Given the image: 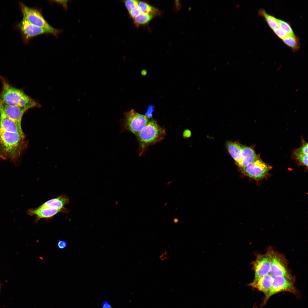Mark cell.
<instances>
[{"mask_svg":"<svg viewBox=\"0 0 308 308\" xmlns=\"http://www.w3.org/2000/svg\"><path fill=\"white\" fill-rule=\"evenodd\" d=\"M2 89L0 100L3 103L13 106L24 108L27 110L34 107H40L38 103L27 95L23 90L16 88L1 76Z\"/></svg>","mask_w":308,"mask_h":308,"instance_id":"1","label":"cell"},{"mask_svg":"<svg viewBox=\"0 0 308 308\" xmlns=\"http://www.w3.org/2000/svg\"><path fill=\"white\" fill-rule=\"evenodd\" d=\"M25 135L0 130V158L12 160L18 158L26 146Z\"/></svg>","mask_w":308,"mask_h":308,"instance_id":"2","label":"cell"},{"mask_svg":"<svg viewBox=\"0 0 308 308\" xmlns=\"http://www.w3.org/2000/svg\"><path fill=\"white\" fill-rule=\"evenodd\" d=\"M165 135V129L160 126L156 121L152 120L149 121L136 135L141 152L147 146L163 139Z\"/></svg>","mask_w":308,"mask_h":308,"instance_id":"3","label":"cell"},{"mask_svg":"<svg viewBox=\"0 0 308 308\" xmlns=\"http://www.w3.org/2000/svg\"><path fill=\"white\" fill-rule=\"evenodd\" d=\"M123 125L126 129L136 135L149 122L145 115L136 112L132 109L125 113Z\"/></svg>","mask_w":308,"mask_h":308,"instance_id":"4","label":"cell"},{"mask_svg":"<svg viewBox=\"0 0 308 308\" xmlns=\"http://www.w3.org/2000/svg\"><path fill=\"white\" fill-rule=\"evenodd\" d=\"M283 291H288L293 293H296L291 277L281 276L273 277L271 287L268 294L265 297L263 305L266 303L271 296Z\"/></svg>","mask_w":308,"mask_h":308,"instance_id":"5","label":"cell"},{"mask_svg":"<svg viewBox=\"0 0 308 308\" xmlns=\"http://www.w3.org/2000/svg\"><path fill=\"white\" fill-rule=\"evenodd\" d=\"M242 172L246 176L256 180L264 178L271 169V167L258 157L245 167L240 168Z\"/></svg>","mask_w":308,"mask_h":308,"instance_id":"6","label":"cell"},{"mask_svg":"<svg viewBox=\"0 0 308 308\" xmlns=\"http://www.w3.org/2000/svg\"><path fill=\"white\" fill-rule=\"evenodd\" d=\"M21 7L23 19L38 27L48 29L54 28L48 24L37 10L29 7L23 3L21 4Z\"/></svg>","mask_w":308,"mask_h":308,"instance_id":"7","label":"cell"},{"mask_svg":"<svg viewBox=\"0 0 308 308\" xmlns=\"http://www.w3.org/2000/svg\"><path fill=\"white\" fill-rule=\"evenodd\" d=\"M19 26L23 33L27 38L46 33L52 34L56 35L60 32L59 30L54 28L48 29L33 25L24 19L21 21Z\"/></svg>","mask_w":308,"mask_h":308,"instance_id":"8","label":"cell"},{"mask_svg":"<svg viewBox=\"0 0 308 308\" xmlns=\"http://www.w3.org/2000/svg\"><path fill=\"white\" fill-rule=\"evenodd\" d=\"M270 252L271 264L269 273L273 277L281 276L291 277L288 271L283 258L278 253L273 251Z\"/></svg>","mask_w":308,"mask_h":308,"instance_id":"9","label":"cell"},{"mask_svg":"<svg viewBox=\"0 0 308 308\" xmlns=\"http://www.w3.org/2000/svg\"><path fill=\"white\" fill-rule=\"evenodd\" d=\"M271 264V257L270 252L265 254L258 255L253 263L254 279L258 278L269 273Z\"/></svg>","mask_w":308,"mask_h":308,"instance_id":"10","label":"cell"},{"mask_svg":"<svg viewBox=\"0 0 308 308\" xmlns=\"http://www.w3.org/2000/svg\"><path fill=\"white\" fill-rule=\"evenodd\" d=\"M0 108L7 117L21 126V120L24 113L27 110V109L8 105L3 103L0 100Z\"/></svg>","mask_w":308,"mask_h":308,"instance_id":"11","label":"cell"},{"mask_svg":"<svg viewBox=\"0 0 308 308\" xmlns=\"http://www.w3.org/2000/svg\"><path fill=\"white\" fill-rule=\"evenodd\" d=\"M273 278V276L268 273L258 278L254 279L253 282L248 285L263 292L266 297L271 287Z\"/></svg>","mask_w":308,"mask_h":308,"instance_id":"12","label":"cell"},{"mask_svg":"<svg viewBox=\"0 0 308 308\" xmlns=\"http://www.w3.org/2000/svg\"><path fill=\"white\" fill-rule=\"evenodd\" d=\"M64 210L56 208H46L39 206L38 207L31 209L28 211V214L31 216H35L37 222L40 219H48L52 218L60 212Z\"/></svg>","mask_w":308,"mask_h":308,"instance_id":"13","label":"cell"},{"mask_svg":"<svg viewBox=\"0 0 308 308\" xmlns=\"http://www.w3.org/2000/svg\"><path fill=\"white\" fill-rule=\"evenodd\" d=\"M0 130L9 132L25 135L21 126L9 119L0 108Z\"/></svg>","mask_w":308,"mask_h":308,"instance_id":"14","label":"cell"},{"mask_svg":"<svg viewBox=\"0 0 308 308\" xmlns=\"http://www.w3.org/2000/svg\"><path fill=\"white\" fill-rule=\"evenodd\" d=\"M69 201V199L68 196L64 195H61L47 201L40 206L65 210L64 206L68 203Z\"/></svg>","mask_w":308,"mask_h":308,"instance_id":"15","label":"cell"},{"mask_svg":"<svg viewBox=\"0 0 308 308\" xmlns=\"http://www.w3.org/2000/svg\"><path fill=\"white\" fill-rule=\"evenodd\" d=\"M241 162L240 168L246 167L256 160L258 157L251 147L242 146Z\"/></svg>","mask_w":308,"mask_h":308,"instance_id":"16","label":"cell"},{"mask_svg":"<svg viewBox=\"0 0 308 308\" xmlns=\"http://www.w3.org/2000/svg\"><path fill=\"white\" fill-rule=\"evenodd\" d=\"M226 147L230 154L240 167L241 162L242 146L235 142L229 141L226 143Z\"/></svg>","mask_w":308,"mask_h":308,"instance_id":"17","label":"cell"},{"mask_svg":"<svg viewBox=\"0 0 308 308\" xmlns=\"http://www.w3.org/2000/svg\"><path fill=\"white\" fill-rule=\"evenodd\" d=\"M259 14L264 18L270 27L273 30L279 27L276 19L274 16L267 14L264 10H260Z\"/></svg>","mask_w":308,"mask_h":308,"instance_id":"18","label":"cell"},{"mask_svg":"<svg viewBox=\"0 0 308 308\" xmlns=\"http://www.w3.org/2000/svg\"><path fill=\"white\" fill-rule=\"evenodd\" d=\"M283 42L290 47L294 52L298 50L299 47V39L295 36L288 35L283 40Z\"/></svg>","mask_w":308,"mask_h":308,"instance_id":"19","label":"cell"},{"mask_svg":"<svg viewBox=\"0 0 308 308\" xmlns=\"http://www.w3.org/2000/svg\"><path fill=\"white\" fill-rule=\"evenodd\" d=\"M153 15L141 13L134 19V23L137 26L145 24L149 22L153 18Z\"/></svg>","mask_w":308,"mask_h":308,"instance_id":"20","label":"cell"},{"mask_svg":"<svg viewBox=\"0 0 308 308\" xmlns=\"http://www.w3.org/2000/svg\"><path fill=\"white\" fill-rule=\"evenodd\" d=\"M141 13L154 15L157 11V10L146 3L139 1L137 5Z\"/></svg>","mask_w":308,"mask_h":308,"instance_id":"21","label":"cell"},{"mask_svg":"<svg viewBox=\"0 0 308 308\" xmlns=\"http://www.w3.org/2000/svg\"><path fill=\"white\" fill-rule=\"evenodd\" d=\"M279 27L283 30L288 35L290 36H295L289 24L285 21L276 19Z\"/></svg>","mask_w":308,"mask_h":308,"instance_id":"22","label":"cell"},{"mask_svg":"<svg viewBox=\"0 0 308 308\" xmlns=\"http://www.w3.org/2000/svg\"><path fill=\"white\" fill-rule=\"evenodd\" d=\"M139 1L135 0H127L124 1V3L125 7L129 11L137 7Z\"/></svg>","mask_w":308,"mask_h":308,"instance_id":"23","label":"cell"},{"mask_svg":"<svg viewBox=\"0 0 308 308\" xmlns=\"http://www.w3.org/2000/svg\"><path fill=\"white\" fill-rule=\"evenodd\" d=\"M275 34L280 39L283 40L288 35L282 29L279 27L274 30Z\"/></svg>","mask_w":308,"mask_h":308,"instance_id":"24","label":"cell"},{"mask_svg":"<svg viewBox=\"0 0 308 308\" xmlns=\"http://www.w3.org/2000/svg\"><path fill=\"white\" fill-rule=\"evenodd\" d=\"M296 155H308V144L307 143L303 144L295 152Z\"/></svg>","mask_w":308,"mask_h":308,"instance_id":"25","label":"cell"},{"mask_svg":"<svg viewBox=\"0 0 308 308\" xmlns=\"http://www.w3.org/2000/svg\"><path fill=\"white\" fill-rule=\"evenodd\" d=\"M299 161L304 165L308 166V155H296Z\"/></svg>","mask_w":308,"mask_h":308,"instance_id":"26","label":"cell"},{"mask_svg":"<svg viewBox=\"0 0 308 308\" xmlns=\"http://www.w3.org/2000/svg\"><path fill=\"white\" fill-rule=\"evenodd\" d=\"M129 12L130 16L133 19L141 13L137 7L134 8Z\"/></svg>","mask_w":308,"mask_h":308,"instance_id":"27","label":"cell"},{"mask_svg":"<svg viewBox=\"0 0 308 308\" xmlns=\"http://www.w3.org/2000/svg\"><path fill=\"white\" fill-rule=\"evenodd\" d=\"M154 107L152 105H150L148 106L147 112L145 113L148 118H151L152 116V113L154 111Z\"/></svg>","mask_w":308,"mask_h":308,"instance_id":"28","label":"cell"},{"mask_svg":"<svg viewBox=\"0 0 308 308\" xmlns=\"http://www.w3.org/2000/svg\"><path fill=\"white\" fill-rule=\"evenodd\" d=\"M67 243L66 241L63 240H59L57 243V246L59 248L61 249L65 248L66 246Z\"/></svg>","mask_w":308,"mask_h":308,"instance_id":"29","label":"cell"},{"mask_svg":"<svg viewBox=\"0 0 308 308\" xmlns=\"http://www.w3.org/2000/svg\"><path fill=\"white\" fill-rule=\"evenodd\" d=\"M102 308H112L110 304L107 301H104L101 304Z\"/></svg>","mask_w":308,"mask_h":308,"instance_id":"30","label":"cell"},{"mask_svg":"<svg viewBox=\"0 0 308 308\" xmlns=\"http://www.w3.org/2000/svg\"><path fill=\"white\" fill-rule=\"evenodd\" d=\"M191 135V132L189 130H186L184 131L183 133V135L185 137H189Z\"/></svg>","mask_w":308,"mask_h":308,"instance_id":"31","label":"cell"},{"mask_svg":"<svg viewBox=\"0 0 308 308\" xmlns=\"http://www.w3.org/2000/svg\"><path fill=\"white\" fill-rule=\"evenodd\" d=\"M145 70H142L141 72V74L143 75H145L146 74V71L144 72Z\"/></svg>","mask_w":308,"mask_h":308,"instance_id":"32","label":"cell"},{"mask_svg":"<svg viewBox=\"0 0 308 308\" xmlns=\"http://www.w3.org/2000/svg\"><path fill=\"white\" fill-rule=\"evenodd\" d=\"M240 5L239 4H236L235 6V7H236L237 8H238L240 7Z\"/></svg>","mask_w":308,"mask_h":308,"instance_id":"33","label":"cell"},{"mask_svg":"<svg viewBox=\"0 0 308 308\" xmlns=\"http://www.w3.org/2000/svg\"><path fill=\"white\" fill-rule=\"evenodd\" d=\"M280 68H277V69H276V70H277V71H279V70H280Z\"/></svg>","mask_w":308,"mask_h":308,"instance_id":"34","label":"cell"},{"mask_svg":"<svg viewBox=\"0 0 308 308\" xmlns=\"http://www.w3.org/2000/svg\"><path fill=\"white\" fill-rule=\"evenodd\" d=\"M299 90V89H297L295 90V92H297Z\"/></svg>","mask_w":308,"mask_h":308,"instance_id":"35","label":"cell"},{"mask_svg":"<svg viewBox=\"0 0 308 308\" xmlns=\"http://www.w3.org/2000/svg\"><path fill=\"white\" fill-rule=\"evenodd\" d=\"M234 27H232V28L231 29V31H232L234 30Z\"/></svg>","mask_w":308,"mask_h":308,"instance_id":"36","label":"cell"},{"mask_svg":"<svg viewBox=\"0 0 308 308\" xmlns=\"http://www.w3.org/2000/svg\"><path fill=\"white\" fill-rule=\"evenodd\" d=\"M216 18H215V19H214V22L215 21H216Z\"/></svg>","mask_w":308,"mask_h":308,"instance_id":"37","label":"cell"},{"mask_svg":"<svg viewBox=\"0 0 308 308\" xmlns=\"http://www.w3.org/2000/svg\"><path fill=\"white\" fill-rule=\"evenodd\" d=\"M277 86V85H275V87H274V88H276V87Z\"/></svg>","mask_w":308,"mask_h":308,"instance_id":"38","label":"cell"},{"mask_svg":"<svg viewBox=\"0 0 308 308\" xmlns=\"http://www.w3.org/2000/svg\"><path fill=\"white\" fill-rule=\"evenodd\" d=\"M298 107V105H297L295 107H296V108H297V107Z\"/></svg>","mask_w":308,"mask_h":308,"instance_id":"39","label":"cell"},{"mask_svg":"<svg viewBox=\"0 0 308 308\" xmlns=\"http://www.w3.org/2000/svg\"><path fill=\"white\" fill-rule=\"evenodd\" d=\"M264 97H263V98H262V100H263V99H264Z\"/></svg>","mask_w":308,"mask_h":308,"instance_id":"40","label":"cell"},{"mask_svg":"<svg viewBox=\"0 0 308 308\" xmlns=\"http://www.w3.org/2000/svg\"><path fill=\"white\" fill-rule=\"evenodd\" d=\"M223 48H224V47H222V48H221V50H222V49H223Z\"/></svg>","mask_w":308,"mask_h":308,"instance_id":"41","label":"cell"},{"mask_svg":"<svg viewBox=\"0 0 308 308\" xmlns=\"http://www.w3.org/2000/svg\"><path fill=\"white\" fill-rule=\"evenodd\" d=\"M268 72V71H267V72H266V74H267Z\"/></svg>","mask_w":308,"mask_h":308,"instance_id":"42","label":"cell"}]
</instances>
